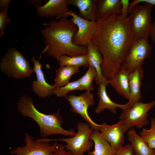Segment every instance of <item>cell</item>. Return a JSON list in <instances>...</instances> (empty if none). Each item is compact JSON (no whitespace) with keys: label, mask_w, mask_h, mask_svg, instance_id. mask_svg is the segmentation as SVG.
I'll return each instance as SVG.
<instances>
[{"label":"cell","mask_w":155,"mask_h":155,"mask_svg":"<svg viewBox=\"0 0 155 155\" xmlns=\"http://www.w3.org/2000/svg\"><path fill=\"white\" fill-rule=\"evenodd\" d=\"M0 69L7 77L18 80L29 78L34 72L27 59L17 49L12 47L2 57Z\"/></svg>","instance_id":"277c9868"},{"label":"cell","mask_w":155,"mask_h":155,"mask_svg":"<svg viewBox=\"0 0 155 155\" xmlns=\"http://www.w3.org/2000/svg\"><path fill=\"white\" fill-rule=\"evenodd\" d=\"M139 135L150 149L155 150V121L154 118H151L150 128L149 129L143 128Z\"/></svg>","instance_id":"484cf974"},{"label":"cell","mask_w":155,"mask_h":155,"mask_svg":"<svg viewBox=\"0 0 155 155\" xmlns=\"http://www.w3.org/2000/svg\"><path fill=\"white\" fill-rule=\"evenodd\" d=\"M154 120L155 121V118H154Z\"/></svg>","instance_id":"d590c367"},{"label":"cell","mask_w":155,"mask_h":155,"mask_svg":"<svg viewBox=\"0 0 155 155\" xmlns=\"http://www.w3.org/2000/svg\"><path fill=\"white\" fill-rule=\"evenodd\" d=\"M142 2L148 3L155 6V0H134L129 4V11L135 5Z\"/></svg>","instance_id":"1f68e13d"},{"label":"cell","mask_w":155,"mask_h":155,"mask_svg":"<svg viewBox=\"0 0 155 155\" xmlns=\"http://www.w3.org/2000/svg\"><path fill=\"white\" fill-rule=\"evenodd\" d=\"M66 0H49L43 5L36 8V11L40 17L56 20L64 17L70 10L68 8Z\"/></svg>","instance_id":"5bb4252c"},{"label":"cell","mask_w":155,"mask_h":155,"mask_svg":"<svg viewBox=\"0 0 155 155\" xmlns=\"http://www.w3.org/2000/svg\"><path fill=\"white\" fill-rule=\"evenodd\" d=\"M98 0H67L68 5L78 9L79 16L89 20L96 21L97 5Z\"/></svg>","instance_id":"ac0fdd59"},{"label":"cell","mask_w":155,"mask_h":155,"mask_svg":"<svg viewBox=\"0 0 155 155\" xmlns=\"http://www.w3.org/2000/svg\"><path fill=\"white\" fill-rule=\"evenodd\" d=\"M53 155H73L69 151L66 150L65 145L58 144Z\"/></svg>","instance_id":"4dcf8cb0"},{"label":"cell","mask_w":155,"mask_h":155,"mask_svg":"<svg viewBox=\"0 0 155 155\" xmlns=\"http://www.w3.org/2000/svg\"><path fill=\"white\" fill-rule=\"evenodd\" d=\"M121 4V0H98L97 5L96 20L113 14L120 15Z\"/></svg>","instance_id":"44dd1931"},{"label":"cell","mask_w":155,"mask_h":155,"mask_svg":"<svg viewBox=\"0 0 155 155\" xmlns=\"http://www.w3.org/2000/svg\"><path fill=\"white\" fill-rule=\"evenodd\" d=\"M43 25L46 26L41 31L46 47L42 53H46L57 61L61 55L74 56L86 55L87 47L77 45L72 42L78 27L63 17L58 21L51 20Z\"/></svg>","instance_id":"7a4b0ae2"},{"label":"cell","mask_w":155,"mask_h":155,"mask_svg":"<svg viewBox=\"0 0 155 155\" xmlns=\"http://www.w3.org/2000/svg\"><path fill=\"white\" fill-rule=\"evenodd\" d=\"M65 98L70 106L71 111L79 114L90 124L93 130L99 131L100 124L94 122L88 113V108L95 104L94 95L91 92L86 91L78 96L69 94Z\"/></svg>","instance_id":"30bf717a"},{"label":"cell","mask_w":155,"mask_h":155,"mask_svg":"<svg viewBox=\"0 0 155 155\" xmlns=\"http://www.w3.org/2000/svg\"><path fill=\"white\" fill-rule=\"evenodd\" d=\"M152 155H155V150H154V153Z\"/></svg>","instance_id":"e575fe53"},{"label":"cell","mask_w":155,"mask_h":155,"mask_svg":"<svg viewBox=\"0 0 155 155\" xmlns=\"http://www.w3.org/2000/svg\"><path fill=\"white\" fill-rule=\"evenodd\" d=\"M87 48L89 65L94 67L97 73V75L94 79L95 82L98 85L103 83L108 84V79L105 78L102 74V67L103 59L98 47L94 44L90 42L88 44Z\"/></svg>","instance_id":"e0dca14e"},{"label":"cell","mask_w":155,"mask_h":155,"mask_svg":"<svg viewBox=\"0 0 155 155\" xmlns=\"http://www.w3.org/2000/svg\"><path fill=\"white\" fill-rule=\"evenodd\" d=\"M128 128L121 121L110 125L106 122L100 124L99 131L104 139L111 146L117 150L123 146L125 133Z\"/></svg>","instance_id":"7c38bea8"},{"label":"cell","mask_w":155,"mask_h":155,"mask_svg":"<svg viewBox=\"0 0 155 155\" xmlns=\"http://www.w3.org/2000/svg\"><path fill=\"white\" fill-rule=\"evenodd\" d=\"M11 0H0V11L8 9L10 6Z\"/></svg>","instance_id":"d6a6232c"},{"label":"cell","mask_w":155,"mask_h":155,"mask_svg":"<svg viewBox=\"0 0 155 155\" xmlns=\"http://www.w3.org/2000/svg\"><path fill=\"white\" fill-rule=\"evenodd\" d=\"M150 37L152 40L155 44V20L152 24L150 31Z\"/></svg>","instance_id":"836d02e7"},{"label":"cell","mask_w":155,"mask_h":155,"mask_svg":"<svg viewBox=\"0 0 155 155\" xmlns=\"http://www.w3.org/2000/svg\"><path fill=\"white\" fill-rule=\"evenodd\" d=\"M107 84L103 83L99 85L97 94L99 98L98 104L95 110L97 114H100L105 109L110 111L114 114L117 113V108L122 110L131 107L127 103L121 104L113 102L108 96L106 91Z\"/></svg>","instance_id":"2e32d148"},{"label":"cell","mask_w":155,"mask_h":155,"mask_svg":"<svg viewBox=\"0 0 155 155\" xmlns=\"http://www.w3.org/2000/svg\"><path fill=\"white\" fill-rule=\"evenodd\" d=\"M24 146L17 147L12 149L11 155H53L58 143L55 142L53 144L48 142L38 141L30 134H24Z\"/></svg>","instance_id":"8fae6325"},{"label":"cell","mask_w":155,"mask_h":155,"mask_svg":"<svg viewBox=\"0 0 155 155\" xmlns=\"http://www.w3.org/2000/svg\"><path fill=\"white\" fill-rule=\"evenodd\" d=\"M59 67L66 66L88 67L89 62L87 54L86 55L69 56L66 55L60 56L57 61Z\"/></svg>","instance_id":"cb8c5ba5"},{"label":"cell","mask_w":155,"mask_h":155,"mask_svg":"<svg viewBox=\"0 0 155 155\" xmlns=\"http://www.w3.org/2000/svg\"><path fill=\"white\" fill-rule=\"evenodd\" d=\"M16 106L22 115L31 118L38 124L40 135L42 138L55 134L72 137L76 133L72 129L68 130L62 127L63 121L59 111L49 114L41 112L34 106L33 100L29 96H22Z\"/></svg>","instance_id":"3957f363"},{"label":"cell","mask_w":155,"mask_h":155,"mask_svg":"<svg viewBox=\"0 0 155 155\" xmlns=\"http://www.w3.org/2000/svg\"><path fill=\"white\" fill-rule=\"evenodd\" d=\"M155 105V100L144 103L139 102L132 107L122 110L119 116L120 120L129 130L135 126L138 129L148 124V111Z\"/></svg>","instance_id":"ba28073f"},{"label":"cell","mask_w":155,"mask_h":155,"mask_svg":"<svg viewBox=\"0 0 155 155\" xmlns=\"http://www.w3.org/2000/svg\"><path fill=\"white\" fill-rule=\"evenodd\" d=\"M94 144V150L88 155H115L116 150L103 137L99 131L93 130L90 137Z\"/></svg>","instance_id":"ffe728a7"},{"label":"cell","mask_w":155,"mask_h":155,"mask_svg":"<svg viewBox=\"0 0 155 155\" xmlns=\"http://www.w3.org/2000/svg\"><path fill=\"white\" fill-rule=\"evenodd\" d=\"M83 90L78 80L69 82L66 85L59 88L53 90L52 94L58 97L66 98L68 96L67 93L70 91L74 90Z\"/></svg>","instance_id":"4316f807"},{"label":"cell","mask_w":155,"mask_h":155,"mask_svg":"<svg viewBox=\"0 0 155 155\" xmlns=\"http://www.w3.org/2000/svg\"><path fill=\"white\" fill-rule=\"evenodd\" d=\"M8 9L0 11V36H2L4 33L5 28L10 21L7 14Z\"/></svg>","instance_id":"83f0119b"},{"label":"cell","mask_w":155,"mask_h":155,"mask_svg":"<svg viewBox=\"0 0 155 155\" xmlns=\"http://www.w3.org/2000/svg\"><path fill=\"white\" fill-rule=\"evenodd\" d=\"M153 5L145 3L143 5L137 4L133 6L129 12L131 25L135 38H149L152 24L151 11Z\"/></svg>","instance_id":"8992f818"},{"label":"cell","mask_w":155,"mask_h":155,"mask_svg":"<svg viewBox=\"0 0 155 155\" xmlns=\"http://www.w3.org/2000/svg\"><path fill=\"white\" fill-rule=\"evenodd\" d=\"M68 16L72 17L69 20L76 25L78 28L76 34L72 38L73 43L77 45L87 47L91 42L92 38L96 32L97 21L83 18L71 10L65 13L64 17Z\"/></svg>","instance_id":"9c48e42d"},{"label":"cell","mask_w":155,"mask_h":155,"mask_svg":"<svg viewBox=\"0 0 155 155\" xmlns=\"http://www.w3.org/2000/svg\"><path fill=\"white\" fill-rule=\"evenodd\" d=\"M88 68L85 74L78 79L82 90L91 92L94 89L93 80L97 75V73L94 67L89 65Z\"/></svg>","instance_id":"d4e9b609"},{"label":"cell","mask_w":155,"mask_h":155,"mask_svg":"<svg viewBox=\"0 0 155 155\" xmlns=\"http://www.w3.org/2000/svg\"><path fill=\"white\" fill-rule=\"evenodd\" d=\"M127 140L137 155H152L154 150L150 149L143 138L133 128L127 131Z\"/></svg>","instance_id":"7402d4cb"},{"label":"cell","mask_w":155,"mask_h":155,"mask_svg":"<svg viewBox=\"0 0 155 155\" xmlns=\"http://www.w3.org/2000/svg\"><path fill=\"white\" fill-rule=\"evenodd\" d=\"M121 9L120 16L122 18L125 19L128 16L129 8V0H121Z\"/></svg>","instance_id":"f546056e"},{"label":"cell","mask_w":155,"mask_h":155,"mask_svg":"<svg viewBox=\"0 0 155 155\" xmlns=\"http://www.w3.org/2000/svg\"><path fill=\"white\" fill-rule=\"evenodd\" d=\"M77 132L74 136L69 138L60 139H49V142L61 141L66 143V150L70 151L73 155H83L86 152L90 151L94 143L90 139L93 130L88 123L80 122L78 123Z\"/></svg>","instance_id":"5b68a950"},{"label":"cell","mask_w":155,"mask_h":155,"mask_svg":"<svg viewBox=\"0 0 155 155\" xmlns=\"http://www.w3.org/2000/svg\"><path fill=\"white\" fill-rule=\"evenodd\" d=\"M31 61L34 63L33 70L36 74V80H34L31 83L33 92L40 98H45L50 97L54 89L53 85L48 84L46 80L42 70V65L37 60L34 56L32 57Z\"/></svg>","instance_id":"4fadbf2b"},{"label":"cell","mask_w":155,"mask_h":155,"mask_svg":"<svg viewBox=\"0 0 155 155\" xmlns=\"http://www.w3.org/2000/svg\"><path fill=\"white\" fill-rule=\"evenodd\" d=\"M148 38L146 37L135 38L120 69L125 70L129 73L142 66L152 50Z\"/></svg>","instance_id":"52a82bcc"},{"label":"cell","mask_w":155,"mask_h":155,"mask_svg":"<svg viewBox=\"0 0 155 155\" xmlns=\"http://www.w3.org/2000/svg\"><path fill=\"white\" fill-rule=\"evenodd\" d=\"M144 77V70L142 66L130 73L129 75L130 98L127 103L132 107L142 99L141 87Z\"/></svg>","instance_id":"9a60e30c"},{"label":"cell","mask_w":155,"mask_h":155,"mask_svg":"<svg viewBox=\"0 0 155 155\" xmlns=\"http://www.w3.org/2000/svg\"><path fill=\"white\" fill-rule=\"evenodd\" d=\"M126 71L120 69L113 76L108 79L109 84L119 95L128 100L130 98L129 75Z\"/></svg>","instance_id":"d6986e66"},{"label":"cell","mask_w":155,"mask_h":155,"mask_svg":"<svg viewBox=\"0 0 155 155\" xmlns=\"http://www.w3.org/2000/svg\"><path fill=\"white\" fill-rule=\"evenodd\" d=\"M115 155H137L128 143L116 150Z\"/></svg>","instance_id":"f1b7e54d"},{"label":"cell","mask_w":155,"mask_h":155,"mask_svg":"<svg viewBox=\"0 0 155 155\" xmlns=\"http://www.w3.org/2000/svg\"><path fill=\"white\" fill-rule=\"evenodd\" d=\"M80 67L78 66L59 67L56 70V76L53 85L54 89L62 87L69 83L72 76L79 72Z\"/></svg>","instance_id":"603a6c76"},{"label":"cell","mask_w":155,"mask_h":155,"mask_svg":"<svg viewBox=\"0 0 155 155\" xmlns=\"http://www.w3.org/2000/svg\"><path fill=\"white\" fill-rule=\"evenodd\" d=\"M96 32L91 40L103 59V75L107 79L113 76L120 69L135 38L129 17L121 18L113 14L97 19Z\"/></svg>","instance_id":"6da1fadb"}]
</instances>
